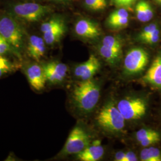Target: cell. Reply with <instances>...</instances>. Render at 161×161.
Instances as JSON below:
<instances>
[{"mask_svg":"<svg viewBox=\"0 0 161 161\" xmlns=\"http://www.w3.org/2000/svg\"><path fill=\"white\" fill-rule=\"evenodd\" d=\"M104 155L103 147L99 140H96L92 145H89L80 153L77 154V158L82 161H97L100 160Z\"/></svg>","mask_w":161,"mask_h":161,"instance_id":"13","label":"cell"},{"mask_svg":"<svg viewBox=\"0 0 161 161\" xmlns=\"http://www.w3.org/2000/svg\"><path fill=\"white\" fill-rule=\"evenodd\" d=\"M53 2L57 3H60V4H67L69 2L70 0H51Z\"/></svg>","mask_w":161,"mask_h":161,"instance_id":"34","label":"cell"},{"mask_svg":"<svg viewBox=\"0 0 161 161\" xmlns=\"http://www.w3.org/2000/svg\"><path fill=\"white\" fill-rule=\"evenodd\" d=\"M147 53L142 48H134L127 53L124 60V67L125 72L134 75L144 70L148 64Z\"/></svg>","mask_w":161,"mask_h":161,"instance_id":"7","label":"cell"},{"mask_svg":"<svg viewBox=\"0 0 161 161\" xmlns=\"http://www.w3.org/2000/svg\"><path fill=\"white\" fill-rule=\"evenodd\" d=\"M11 51H14L12 47L8 41L0 35V55H3L7 52Z\"/></svg>","mask_w":161,"mask_h":161,"instance_id":"26","label":"cell"},{"mask_svg":"<svg viewBox=\"0 0 161 161\" xmlns=\"http://www.w3.org/2000/svg\"><path fill=\"white\" fill-rule=\"evenodd\" d=\"M102 44L122 54V43L119 38L114 36H106L102 41Z\"/></svg>","mask_w":161,"mask_h":161,"instance_id":"19","label":"cell"},{"mask_svg":"<svg viewBox=\"0 0 161 161\" xmlns=\"http://www.w3.org/2000/svg\"><path fill=\"white\" fill-rule=\"evenodd\" d=\"M129 22V17H124L109 25L110 28L114 29H121L125 28Z\"/></svg>","mask_w":161,"mask_h":161,"instance_id":"29","label":"cell"},{"mask_svg":"<svg viewBox=\"0 0 161 161\" xmlns=\"http://www.w3.org/2000/svg\"><path fill=\"white\" fill-rule=\"evenodd\" d=\"M156 131L153 130L152 129H149V128H142L138 130V131L136 133V138L137 140L140 142L143 140L145 138H147L150 136L155 134Z\"/></svg>","mask_w":161,"mask_h":161,"instance_id":"25","label":"cell"},{"mask_svg":"<svg viewBox=\"0 0 161 161\" xmlns=\"http://www.w3.org/2000/svg\"><path fill=\"white\" fill-rule=\"evenodd\" d=\"M28 54L30 58L38 62L46 53V42L43 38L36 35H32L29 38L27 47Z\"/></svg>","mask_w":161,"mask_h":161,"instance_id":"12","label":"cell"},{"mask_svg":"<svg viewBox=\"0 0 161 161\" xmlns=\"http://www.w3.org/2000/svg\"><path fill=\"white\" fill-rule=\"evenodd\" d=\"M90 143V138L86 131L79 126L75 127L69 134L62 151V155L78 154Z\"/></svg>","mask_w":161,"mask_h":161,"instance_id":"5","label":"cell"},{"mask_svg":"<svg viewBox=\"0 0 161 161\" xmlns=\"http://www.w3.org/2000/svg\"><path fill=\"white\" fill-rule=\"evenodd\" d=\"M160 139H161L160 134L158 132H156L155 134L150 136L147 138L143 140L140 143L142 146L144 147H147L152 144H155L156 143H158V142H159Z\"/></svg>","mask_w":161,"mask_h":161,"instance_id":"23","label":"cell"},{"mask_svg":"<svg viewBox=\"0 0 161 161\" xmlns=\"http://www.w3.org/2000/svg\"><path fill=\"white\" fill-rule=\"evenodd\" d=\"M47 81L57 84L64 81L68 73V66L58 61H52L42 66Z\"/></svg>","mask_w":161,"mask_h":161,"instance_id":"8","label":"cell"},{"mask_svg":"<svg viewBox=\"0 0 161 161\" xmlns=\"http://www.w3.org/2000/svg\"><path fill=\"white\" fill-rule=\"evenodd\" d=\"M125 153L123 152H119L115 154V160L116 161H123L125 156Z\"/></svg>","mask_w":161,"mask_h":161,"instance_id":"32","label":"cell"},{"mask_svg":"<svg viewBox=\"0 0 161 161\" xmlns=\"http://www.w3.org/2000/svg\"><path fill=\"white\" fill-rule=\"evenodd\" d=\"M143 80L153 86L161 88V54L153 60Z\"/></svg>","mask_w":161,"mask_h":161,"instance_id":"14","label":"cell"},{"mask_svg":"<svg viewBox=\"0 0 161 161\" xmlns=\"http://www.w3.org/2000/svg\"><path fill=\"white\" fill-rule=\"evenodd\" d=\"M66 32L65 23L50 30L48 32L42 34L43 39L48 45H53L58 42L63 37Z\"/></svg>","mask_w":161,"mask_h":161,"instance_id":"16","label":"cell"},{"mask_svg":"<svg viewBox=\"0 0 161 161\" xmlns=\"http://www.w3.org/2000/svg\"><path fill=\"white\" fill-rule=\"evenodd\" d=\"M159 35H160L159 30L158 28H157L153 33L142 38V40H140V41H142L145 44H153L156 43L159 40Z\"/></svg>","mask_w":161,"mask_h":161,"instance_id":"24","label":"cell"},{"mask_svg":"<svg viewBox=\"0 0 161 161\" xmlns=\"http://www.w3.org/2000/svg\"><path fill=\"white\" fill-rule=\"evenodd\" d=\"M25 74L29 84L35 90L41 91L45 87L47 80L42 66L31 64L26 68Z\"/></svg>","mask_w":161,"mask_h":161,"instance_id":"10","label":"cell"},{"mask_svg":"<svg viewBox=\"0 0 161 161\" xmlns=\"http://www.w3.org/2000/svg\"><path fill=\"white\" fill-rule=\"evenodd\" d=\"M96 120L98 124L110 131H120L125 127V118L117 106L109 103L100 110Z\"/></svg>","mask_w":161,"mask_h":161,"instance_id":"3","label":"cell"},{"mask_svg":"<svg viewBox=\"0 0 161 161\" xmlns=\"http://www.w3.org/2000/svg\"><path fill=\"white\" fill-rule=\"evenodd\" d=\"M85 4L86 6L90 9L98 11V10H103V8L97 2V0H85Z\"/></svg>","mask_w":161,"mask_h":161,"instance_id":"30","label":"cell"},{"mask_svg":"<svg viewBox=\"0 0 161 161\" xmlns=\"http://www.w3.org/2000/svg\"><path fill=\"white\" fill-rule=\"evenodd\" d=\"M72 97L76 105L84 112L92 110L100 97V88L92 79L82 80L75 86Z\"/></svg>","mask_w":161,"mask_h":161,"instance_id":"1","label":"cell"},{"mask_svg":"<svg viewBox=\"0 0 161 161\" xmlns=\"http://www.w3.org/2000/svg\"><path fill=\"white\" fill-rule=\"evenodd\" d=\"M146 106L144 100L138 97L125 98L117 104L125 120H137L142 118L146 114Z\"/></svg>","mask_w":161,"mask_h":161,"instance_id":"6","label":"cell"},{"mask_svg":"<svg viewBox=\"0 0 161 161\" xmlns=\"http://www.w3.org/2000/svg\"><path fill=\"white\" fill-rule=\"evenodd\" d=\"M100 68V64L98 59L92 54L85 62L75 67L74 75L82 80H90L97 72Z\"/></svg>","mask_w":161,"mask_h":161,"instance_id":"9","label":"cell"},{"mask_svg":"<svg viewBox=\"0 0 161 161\" xmlns=\"http://www.w3.org/2000/svg\"><path fill=\"white\" fill-rule=\"evenodd\" d=\"M114 4L119 8H130L136 0H112Z\"/></svg>","mask_w":161,"mask_h":161,"instance_id":"28","label":"cell"},{"mask_svg":"<svg viewBox=\"0 0 161 161\" xmlns=\"http://www.w3.org/2000/svg\"><path fill=\"white\" fill-rule=\"evenodd\" d=\"M64 23V20L60 17H53L41 25V31L42 34L50 31L58 26Z\"/></svg>","mask_w":161,"mask_h":161,"instance_id":"20","label":"cell"},{"mask_svg":"<svg viewBox=\"0 0 161 161\" xmlns=\"http://www.w3.org/2000/svg\"><path fill=\"white\" fill-rule=\"evenodd\" d=\"M136 13L137 19L142 22H149L154 15L152 6L145 0H141L136 4Z\"/></svg>","mask_w":161,"mask_h":161,"instance_id":"15","label":"cell"},{"mask_svg":"<svg viewBox=\"0 0 161 161\" xmlns=\"http://www.w3.org/2000/svg\"><path fill=\"white\" fill-rule=\"evenodd\" d=\"M140 158L143 161H161V152L154 147L145 148L140 153Z\"/></svg>","mask_w":161,"mask_h":161,"instance_id":"18","label":"cell"},{"mask_svg":"<svg viewBox=\"0 0 161 161\" xmlns=\"http://www.w3.org/2000/svg\"><path fill=\"white\" fill-rule=\"evenodd\" d=\"M98 3L102 6V7L104 9L107 6V2L106 0H97Z\"/></svg>","mask_w":161,"mask_h":161,"instance_id":"33","label":"cell"},{"mask_svg":"<svg viewBox=\"0 0 161 161\" xmlns=\"http://www.w3.org/2000/svg\"><path fill=\"white\" fill-rule=\"evenodd\" d=\"M0 35L8 41L16 54L20 57L19 52L23 46V32L21 26L13 17L10 16L0 17Z\"/></svg>","mask_w":161,"mask_h":161,"instance_id":"2","label":"cell"},{"mask_svg":"<svg viewBox=\"0 0 161 161\" xmlns=\"http://www.w3.org/2000/svg\"><path fill=\"white\" fill-rule=\"evenodd\" d=\"M158 28L157 25L155 23H151L149 25L146 26L143 29L142 31V32H140V34L139 35L138 38L139 40H142V38H143L144 37L149 35L152 33H153L156 29Z\"/></svg>","mask_w":161,"mask_h":161,"instance_id":"27","label":"cell"},{"mask_svg":"<svg viewBox=\"0 0 161 161\" xmlns=\"http://www.w3.org/2000/svg\"><path fill=\"white\" fill-rule=\"evenodd\" d=\"M137 160V157L134 153L132 152H128L125 153L123 161H136Z\"/></svg>","mask_w":161,"mask_h":161,"instance_id":"31","label":"cell"},{"mask_svg":"<svg viewBox=\"0 0 161 161\" xmlns=\"http://www.w3.org/2000/svg\"><path fill=\"white\" fill-rule=\"evenodd\" d=\"M52 10L50 6L35 3H17L12 8V11L16 16L28 22L39 21Z\"/></svg>","mask_w":161,"mask_h":161,"instance_id":"4","label":"cell"},{"mask_svg":"<svg viewBox=\"0 0 161 161\" xmlns=\"http://www.w3.org/2000/svg\"><path fill=\"white\" fill-rule=\"evenodd\" d=\"M155 2H156L157 4H159L161 6V0H153Z\"/></svg>","mask_w":161,"mask_h":161,"instance_id":"35","label":"cell"},{"mask_svg":"<svg viewBox=\"0 0 161 161\" xmlns=\"http://www.w3.org/2000/svg\"><path fill=\"white\" fill-rule=\"evenodd\" d=\"M125 17H129V14L126 8H119V9L110 13L109 16L107 19V24L109 26L110 24L115 22L116 21Z\"/></svg>","mask_w":161,"mask_h":161,"instance_id":"22","label":"cell"},{"mask_svg":"<svg viewBox=\"0 0 161 161\" xmlns=\"http://www.w3.org/2000/svg\"><path fill=\"white\" fill-rule=\"evenodd\" d=\"M76 34L84 38L94 39L101 35V29L97 23L89 19H80L75 25Z\"/></svg>","mask_w":161,"mask_h":161,"instance_id":"11","label":"cell"},{"mask_svg":"<svg viewBox=\"0 0 161 161\" xmlns=\"http://www.w3.org/2000/svg\"><path fill=\"white\" fill-rule=\"evenodd\" d=\"M16 67L8 59L0 55V78L13 72Z\"/></svg>","mask_w":161,"mask_h":161,"instance_id":"21","label":"cell"},{"mask_svg":"<svg viewBox=\"0 0 161 161\" xmlns=\"http://www.w3.org/2000/svg\"><path fill=\"white\" fill-rule=\"evenodd\" d=\"M98 50L100 55L110 64H116L122 54L103 44L99 47Z\"/></svg>","mask_w":161,"mask_h":161,"instance_id":"17","label":"cell"}]
</instances>
